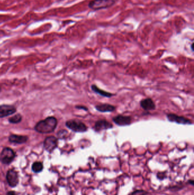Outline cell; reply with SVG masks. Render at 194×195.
I'll use <instances>...</instances> for the list:
<instances>
[{"mask_svg": "<svg viewBox=\"0 0 194 195\" xmlns=\"http://www.w3.org/2000/svg\"><path fill=\"white\" fill-rule=\"evenodd\" d=\"M57 124V119L55 117L50 116L38 122L34 128L35 131L39 133H51L55 130Z\"/></svg>", "mask_w": 194, "mask_h": 195, "instance_id": "cell-1", "label": "cell"}, {"mask_svg": "<svg viewBox=\"0 0 194 195\" xmlns=\"http://www.w3.org/2000/svg\"><path fill=\"white\" fill-rule=\"evenodd\" d=\"M117 0H92L88 4V8L92 10H100L112 7Z\"/></svg>", "mask_w": 194, "mask_h": 195, "instance_id": "cell-2", "label": "cell"}, {"mask_svg": "<svg viewBox=\"0 0 194 195\" xmlns=\"http://www.w3.org/2000/svg\"><path fill=\"white\" fill-rule=\"evenodd\" d=\"M66 126L76 133H84L88 131V127L78 119H71L66 122Z\"/></svg>", "mask_w": 194, "mask_h": 195, "instance_id": "cell-3", "label": "cell"}, {"mask_svg": "<svg viewBox=\"0 0 194 195\" xmlns=\"http://www.w3.org/2000/svg\"><path fill=\"white\" fill-rule=\"evenodd\" d=\"M16 157V153L11 148L5 147L0 154V161L4 164H10Z\"/></svg>", "mask_w": 194, "mask_h": 195, "instance_id": "cell-4", "label": "cell"}, {"mask_svg": "<svg viewBox=\"0 0 194 195\" xmlns=\"http://www.w3.org/2000/svg\"><path fill=\"white\" fill-rule=\"evenodd\" d=\"M166 118L170 122L175 123L176 124L183 125H191L193 122L190 119L186 118L185 116H179L175 114L170 113L166 115Z\"/></svg>", "mask_w": 194, "mask_h": 195, "instance_id": "cell-5", "label": "cell"}, {"mask_svg": "<svg viewBox=\"0 0 194 195\" xmlns=\"http://www.w3.org/2000/svg\"><path fill=\"white\" fill-rule=\"evenodd\" d=\"M113 128V125L111 122L105 119H100L97 120L94 125L92 127V130L96 133H100L103 130H107Z\"/></svg>", "mask_w": 194, "mask_h": 195, "instance_id": "cell-6", "label": "cell"}, {"mask_svg": "<svg viewBox=\"0 0 194 195\" xmlns=\"http://www.w3.org/2000/svg\"><path fill=\"white\" fill-rule=\"evenodd\" d=\"M113 123L120 127L128 126L132 123V118L130 116L118 115L112 118Z\"/></svg>", "mask_w": 194, "mask_h": 195, "instance_id": "cell-7", "label": "cell"}, {"mask_svg": "<svg viewBox=\"0 0 194 195\" xmlns=\"http://www.w3.org/2000/svg\"><path fill=\"white\" fill-rule=\"evenodd\" d=\"M58 139L53 136H47L44 141V148L47 152H52L58 146Z\"/></svg>", "mask_w": 194, "mask_h": 195, "instance_id": "cell-8", "label": "cell"}, {"mask_svg": "<svg viewBox=\"0 0 194 195\" xmlns=\"http://www.w3.org/2000/svg\"><path fill=\"white\" fill-rule=\"evenodd\" d=\"M6 180L10 186L15 187L19 183V178L17 172L14 169H9L6 174Z\"/></svg>", "mask_w": 194, "mask_h": 195, "instance_id": "cell-9", "label": "cell"}, {"mask_svg": "<svg viewBox=\"0 0 194 195\" xmlns=\"http://www.w3.org/2000/svg\"><path fill=\"white\" fill-rule=\"evenodd\" d=\"M17 111L16 108L11 105H0V118L6 117L14 114Z\"/></svg>", "mask_w": 194, "mask_h": 195, "instance_id": "cell-10", "label": "cell"}, {"mask_svg": "<svg viewBox=\"0 0 194 195\" xmlns=\"http://www.w3.org/2000/svg\"><path fill=\"white\" fill-rule=\"evenodd\" d=\"M141 107L146 111L154 110L156 108V105L153 99L150 98H145L140 101Z\"/></svg>", "mask_w": 194, "mask_h": 195, "instance_id": "cell-11", "label": "cell"}, {"mask_svg": "<svg viewBox=\"0 0 194 195\" xmlns=\"http://www.w3.org/2000/svg\"><path fill=\"white\" fill-rule=\"evenodd\" d=\"M95 109L100 113H112L116 110V107L108 103H101L96 105Z\"/></svg>", "mask_w": 194, "mask_h": 195, "instance_id": "cell-12", "label": "cell"}, {"mask_svg": "<svg viewBox=\"0 0 194 195\" xmlns=\"http://www.w3.org/2000/svg\"><path fill=\"white\" fill-rule=\"evenodd\" d=\"M28 138L26 136L17 135H11L9 137V142L16 144H24L27 141Z\"/></svg>", "mask_w": 194, "mask_h": 195, "instance_id": "cell-13", "label": "cell"}, {"mask_svg": "<svg viewBox=\"0 0 194 195\" xmlns=\"http://www.w3.org/2000/svg\"><path fill=\"white\" fill-rule=\"evenodd\" d=\"M91 89L94 92H95L96 94H97L101 96V97H103L109 98L112 97V96L114 95L113 94H112L109 92H107L106 91H104L103 90H101V89L98 88L96 85H95L94 84L91 86Z\"/></svg>", "mask_w": 194, "mask_h": 195, "instance_id": "cell-14", "label": "cell"}, {"mask_svg": "<svg viewBox=\"0 0 194 195\" xmlns=\"http://www.w3.org/2000/svg\"><path fill=\"white\" fill-rule=\"evenodd\" d=\"M32 171L35 173H39L41 172L44 168V165L40 161H36L32 165Z\"/></svg>", "mask_w": 194, "mask_h": 195, "instance_id": "cell-15", "label": "cell"}, {"mask_svg": "<svg viewBox=\"0 0 194 195\" xmlns=\"http://www.w3.org/2000/svg\"><path fill=\"white\" fill-rule=\"evenodd\" d=\"M22 116L21 114H18L14 116L10 117L9 119V122L11 124H17L22 121Z\"/></svg>", "mask_w": 194, "mask_h": 195, "instance_id": "cell-16", "label": "cell"}, {"mask_svg": "<svg viewBox=\"0 0 194 195\" xmlns=\"http://www.w3.org/2000/svg\"><path fill=\"white\" fill-rule=\"evenodd\" d=\"M148 194V192L143 189H137L134 191L129 195H146Z\"/></svg>", "mask_w": 194, "mask_h": 195, "instance_id": "cell-17", "label": "cell"}, {"mask_svg": "<svg viewBox=\"0 0 194 195\" xmlns=\"http://www.w3.org/2000/svg\"><path fill=\"white\" fill-rule=\"evenodd\" d=\"M68 131L67 130H62L61 131H59L58 133H57V135L58 136V138L59 139H64V138H66V136H67L68 135Z\"/></svg>", "mask_w": 194, "mask_h": 195, "instance_id": "cell-18", "label": "cell"}, {"mask_svg": "<svg viewBox=\"0 0 194 195\" xmlns=\"http://www.w3.org/2000/svg\"><path fill=\"white\" fill-rule=\"evenodd\" d=\"M75 108L77 109H79V110H83L84 111H88V108L87 107L84 106L78 105V106H76Z\"/></svg>", "mask_w": 194, "mask_h": 195, "instance_id": "cell-19", "label": "cell"}, {"mask_svg": "<svg viewBox=\"0 0 194 195\" xmlns=\"http://www.w3.org/2000/svg\"><path fill=\"white\" fill-rule=\"evenodd\" d=\"M158 173L159 174V175H160H160H157V178L159 179V180H163V179H165V177H166V175H164V176L163 175L165 173L164 172H162H162H161V173H160V172H159V173Z\"/></svg>", "mask_w": 194, "mask_h": 195, "instance_id": "cell-20", "label": "cell"}, {"mask_svg": "<svg viewBox=\"0 0 194 195\" xmlns=\"http://www.w3.org/2000/svg\"><path fill=\"white\" fill-rule=\"evenodd\" d=\"M187 183L190 184H191V186H194V181L193 180H189L187 181Z\"/></svg>", "mask_w": 194, "mask_h": 195, "instance_id": "cell-21", "label": "cell"}, {"mask_svg": "<svg viewBox=\"0 0 194 195\" xmlns=\"http://www.w3.org/2000/svg\"><path fill=\"white\" fill-rule=\"evenodd\" d=\"M6 195H17L16 194V193L13 191H9L8 193Z\"/></svg>", "mask_w": 194, "mask_h": 195, "instance_id": "cell-22", "label": "cell"}, {"mask_svg": "<svg viewBox=\"0 0 194 195\" xmlns=\"http://www.w3.org/2000/svg\"><path fill=\"white\" fill-rule=\"evenodd\" d=\"M193 46H194V43L193 42L192 44H191V49L192 52H194V47H193Z\"/></svg>", "mask_w": 194, "mask_h": 195, "instance_id": "cell-23", "label": "cell"}]
</instances>
